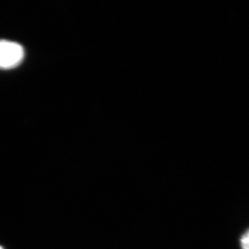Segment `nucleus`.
Masks as SVG:
<instances>
[{
	"instance_id": "f257e3e1",
	"label": "nucleus",
	"mask_w": 249,
	"mask_h": 249,
	"mask_svg": "<svg viewBox=\"0 0 249 249\" xmlns=\"http://www.w3.org/2000/svg\"><path fill=\"white\" fill-rule=\"evenodd\" d=\"M24 56V48L17 42L0 40V69L10 70L19 66Z\"/></svg>"
},
{
	"instance_id": "f03ea898",
	"label": "nucleus",
	"mask_w": 249,
	"mask_h": 249,
	"mask_svg": "<svg viewBox=\"0 0 249 249\" xmlns=\"http://www.w3.org/2000/svg\"><path fill=\"white\" fill-rule=\"evenodd\" d=\"M242 249H249V229L242 235L240 239Z\"/></svg>"
},
{
	"instance_id": "7ed1b4c3",
	"label": "nucleus",
	"mask_w": 249,
	"mask_h": 249,
	"mask_svg": "<svg viewBox=\"0 0 249 249\" xmlns=\"http://www.w3.org/2000/svg\"><path fill=\"white\" fill-rule=\"evenodd\" d=\"M0 249H4L2 247V246H0Z\"/></svg>"
}]
</instances>
